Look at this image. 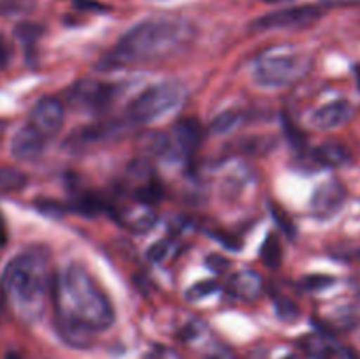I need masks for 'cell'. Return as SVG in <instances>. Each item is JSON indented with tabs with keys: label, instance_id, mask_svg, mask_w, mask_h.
<instances>
[{
	"label": "cell",
	"instance_id": "6da1fadb",
	"mask_svg": "<svg viewBox=\"0 0 360 359\" xmlns=\"http://www.w3.org/2000/svg\"><path fill=\"white\" fill-rule=\"evenodd\" d=\"M56 310V329L63 341L84 348L94 344L97 331L115 322V308L81 264H69L51 285Z\"/></svg>",
	"mask_w": 360,
	"mask_h": 359
},
{
	"label": "cell",
	"instance_id": "7a4b0ae2",
	"mask_svg": "<svg viewBox=\"0 0 360 359\" xmlns=\"http://www.w3.org/2000/svg\"><path fill=\"white\" fill-rule=\"evenodd\" d=\"M195 28L179 18H150L130 28L115 48L108 53L102 65L115 67L144 65L167 60L188 48Z\"/></svg>",
	"mask_w": 360,
	"mask_h": 359
},
{
	"label": "cell",
	"instance_id": "3957f363",
	"mask_svg": "<svg viewBox=\"0 0 360 359\" xmlns=\"http://www.w3.org/2000/svg\"><path fill=\"white\" fill-rule=\"evenodd\" d=\"M4 296L14 312L28 322L42 317L49 291L48 259L41 250H28L9 260L2 273Z\"/></svg>",
	"mask_w": 360,
	"mask_h": 359
},
{
	"label": "cell",
	"instance_id": "277c9868",
	"mask_svg": "<svg viewBox=\"0 0 360 359\" xmlns=\"http://www.w3.org/2000/svg\"><path fill=\"white\" fill-rule=\"evenodd\" d=\"M311 65L306 53H267L255 62L252 77L262 88H285L308 76Z\"/></svg>",
	"mask_w": 360,
	"mask_h": 359
},
{
	"label": "cell",
	"instance_id": "5b68a950",
	"mask_svg": "<svg viewBox=\"0 0 360 359\" xmlns=\"http://www.w3.org/2000/svg\"><path fill=\"white\" fill-rule=\"evenodd\" d=\"M186 99L185 84L164 81L144 90L129 106V120L134 123H150L174 111Z\"/></svg>",
	"mask_w": 360,
	"mask_h": 359
},
{
	"label": "cell",
	"instance_id": "8992f818",
	"mask_svg": "<svg viewBox=\"0 0 360 359\" xmlns=\"http://www.w3.org/2000/svg\"><path fill=\"white\" fill-rule=\"evenodd\" d=\"M322 18V9L316 6H295L287 9L274 11L257 18L252 23V30L269 32V30H292V28H306Z\"/></svg>",
	"mask_w": 360,
	"mask_h": 359
},
{
	"label": "cell",
	"instance_id": "52a82bcc",
	"mask_svg": "<svg viewBox=\"0 0 360 359\" xmlns=\"http://www.w3.org/2000/svg\"><path fill=\"white\" fill-rule=\"evenodd\" d=\"M65 108L56 97H42L34 106L30 115V125H34L46 139L56 136L63 125Z\"/></svg>",
	"mask_w": 360,
	"mask_h": 359
},
{
	"label": "cell",
	"instance_id": "ba28073f",
	"mask_svg": "<svg viewBox=\"0 0 360 359\" xmlns=\"http://www.w3.org/2000/svg\"><path fill=\"white\" fill-rule=\"evenodd\" d=\"M347 203V189L338 180H329L315 190L311 197V213L319 220L333 218Z\"/></svg>",
	"mask_w": 360,
	"mask_h": 359
},
{
	"label": "cell",
	"instance_id": "9c48e42d",
	"mask_svg": "<svg viewBox=\"0 0 360 359\" xmlns=\"http://www.w3.org/2000/svg\"><path fill=\"white\" fill-rule=\"evenodd\" d=\"M46 137L34 125H25L14 134L11 143V153L20 162H34L42 155L46 148Z\"/></svg>",
	"mask_w": 360,
	"mask_h": 359
},
{
	"label": "cell",
	"instance_id": "30bf717a",
	"mask_svg": "<svg viewBox=\"0 0 360 359\" xmlns=\"http://www.w3.org/2000/svg\"><path fill=\"white\" fill-rule=\"evenodd\" d=\"M115 97V87L97 81H81L74 87L72 101L91 111H102Z\"/></svg>",
	"mask_w": 360,
	"mask_h": 359
},
{
	"label": "cell",
	"instance_id": "8fae6325",
	"mask_svg": "<svg viewBox=\"0 0 360 359\" xmlns=\"http://www.w3.org/2000/svg\"><path fill=\"white\" fill-rule=\"evenodd\" d=\"M355 108L352 102L348 101H334L329 104L322 106V108L316 109L311 116H309V122L313 127L320 130H333L338 127H343L354 118Z\"/></svg>",
	"mask_w": 360,
	"mask_h": 359
},
{
	"label": "cell",
	"instance_id": "7c38bea8",
	"mask_svg": "<svg viewBox=\"0 0 360 359\" xmlns=\"http://www.w3.org/2000/svg\"><path fill=\"white\" fill-rule=\"evenodd\" d=\"M232 294L239 299H245V301H253V299L259 298L262 294L264 289V280L257 271L245 270L241 273L234 275V278L229 284Z\"/></svg>",
	"mask_w": 360,
	"mask_h": 359
},
{
	"label": "cell",
	"instance_id": "4fadbf2b",
	"mask_svg": "<svg viewBox=\"0 0 360 359\" xmlns=\"http://www.w3.org/2000/svg\"><path fill=\"white\" fill-rule=\"evenodd\" d=\"M116 129H118V123H109V125L98 123V125L84 127V129L76 130V132L67 139V144H70L72 148H83L88 146V144L102 143V141L115 136Z\"/></svg>",
	"mask_w": 360,
	"mask_h": 359
},
{
	"label": "cell",
	"instance_id": "5bb4252c",
	"mask_svg": "<svg viewBox=\"0 0 360 359\" xmlns=\"http://www.w3.org/2000/svg\"><path fill=\"white\" fill-rule=\"evenodd\" d=\"M174 137L183 153H193L200 146V143H202V129H200V123L193 118L181 120L176 125Z\"/></svg>",
	"mask_w": 360,
	"mask_h": 359
},
{
	"label": "cell",
	"instance_id": "9a60e30c",
	"mask_svg": "<svg viewBox=\"0 0 360 359\" xmlns=\"http://www.w3.org/2000/svg\"><path fill=\"white\" fill-rule=\"evenodd\" d=\"M315 160L327 168H341L352 160V151L341 143H326L315 148Z\"/></svg>",
	"mask_w": 360,
	"mask_h": 359
},
{
	"label": "cell",
	"instance_id": "2e32d148",
	"mask_svg": "<svg viewBox=\"0 0 360 359\" xmlns=\"http://www.w3.org/2000/svg\"><path fill=\"white\" fill-rule=\"evenodd\" d=\"M260 257H262L266 266H269L271 270H276V267L281 266V259H283V253H281V243L274 232H271V234L266 238V241L262 243Z\"/></svg>",
	"mask_w": 360,
	"mask_h": 359
},
{
	"label": "cell",
	"instance_id": "e0dca14e",
	"mask_svg": "<svg viewBox=\"0 0 360 359\" xmlns=\"http://www.w3.org/2000/svg\"><path fill=\"white\" fill-rule=\"evenodd\" d=\"M243 122V115L239 111H224L217 116V118L211 122V132L217 134V136H224V134L232 132L234 129H238Z\"/></svg>",
	"mask_w": 360,
	"mask_h": 359
},
{
	"label": "cell",
	"instance_id": "ac0fdd59",
	"mask_svg": "<svg viewBox=\"0 0 360 359\" xmlns=\"http://www.w3.org/2000/svg\"><path fill=\"white\" fill-rule=\"evenodd\" d=\"M27 185V176L14 168H0V194L16 192Z\"/></svg>",
	"mask_w": 360,
	"mask_h": 359
},
{
	"label": "cell",
	"instance_id": "d6986e66",
	"mask_svg": "<svg viewBox=\"0 0 360 359\" xmlns=\"http://www.w3.org/2000/svg\"><path fill=\"white\" fill-rule=\"evenodd\" d=\"M274 139L273 137L267 136H253V137H246L239 143V150L243 153H252V155H264L269 153L271 150L274 148Z\"/></svg>",
	"mask_w": 360,
	"mask_h": 359
},
{
	"label": "cell",
	"instance_id": "ffe728a7",
	"mask_svg": "<svg viewBox=\"0 0 360 359\" xmlns=\"http://www.w3.org/2000/svg\"><path fill=\"white\" fill-rule=\"evenodd\" d=\"M217 289H218V284L214 280L197 282L195 285H192V287L186 291V298H188L190 301H199V299H204L206 296L213 294Z\"/></svg>",
	"mask_w": 360,
	"mask_h": 359
},
{
	"label": "cell",
	"instance_id": "44dd1931",
	"mask_svg": "<svg viewBox=\"0 0 360 359\" xmlns=\"http://www.w3.org/2000/svg\"><path fill=\"white\" fill-rule=\"evenodd\" d=\"M143 144L146 146V150L150 151V153L158 155L165 150V146L169 144V139H167V136L162 132H150L144 136Z\"/></svg>",
	"mask_w": 360,
	"mask_h": 359
},
{
	"label": "cell",
	"instance_id": "7402d4cb",
	"mask_svg": "<svg viewBox=\"0 0 360 359\" xmlns=\"http://www.w3.org/2000/svg\"><path fill=\"white\" fill-rule=\"evenodd\" d=\"M306 351L309 352V354L313 355V358L316 359H329V347L326 345V341L320 340L319 336H309L306 338V344H304Z\"/></svg>",
	"mask_w": 360,
	"mask_h": 359
},
{
	"label": "cell",
	"instance_id": "603a6c76",
	"mask_svg": "<svg viewBox=\"0 0 360 359\" xmlns=\"http://www.w3.org/2000/svg\"><path fill=\"white\" fill-rule=\"evenodd\" d=\"M276 310H278V315H280V319L283 320H295L299 317V306L295 305L294 301H288V299H280V301L276 303Z\"/></svg>",
	"mask_w": 360,
	"mask_h": 359
},
{
	"label": "cell",
	"instance_id": "cb8c5ba5",
	"mask_svg": "<svg viewBox=\"0 0 360 359\" xmlns=\"http://www.w3.org/2000/svg\"><path fill=\"white\" fill-rule=\"evenodd\" d=\"M35 206H37L39 211H42L44 215H49V217H60L65 211V206H62L58 201L53 199H37L35 201Z\"/></svg>",
	"mask_w": 360,
	"mask_h": 359
},
{
	"label": "cell",
	"instance_id": "d4e9b609",
	"mask_svg": "<svg viewBox=\"0 0 360 359\" xmlns=\"http://www.w3.org/2000/svg\"><path fill=\"white\" fill-rule=\"evenodd\" d=\"M334 284L333 277H327V275H313V277L304 278V287L308 291H322V289L330 287Z\"/></svg>",
	"mask_w": 360,
	"mask_h": 359
},
{
	"label": "cell",
	"instance_id": "484cf974",
	"mask_svg": "<svg viewBox=\"0 0 360 359\" xmlns=\"http://www.w3.org/2000/svg\"><path fill=\"white\" fill-rule=\"evenodd\" d=\"M144 359H183V358L174 351V348L164 347V345H157V347H153L150 352H148Z\"/></svg>",
	"mask_w": 360,
	"mask_h": 359
},
{
	"label": "cell",
	"instance_id": "4316f807",
	"mask_svg": "<svg viewBox=\"0 0 360 359\" xmlns=\"http://www.w3.org/2000/svg\"><path fill=\"white\" fill-rule=\"evenodd\" d=\"M39 34H41V28L32 23H21L16 28V37L21 39L23 42H32Z\"/></svg>",
	"mask_w": 360,
	"mask_h": 359
},
{
	"label": "cell",
	"instance_id": "83f0119b",
	"mask_svg": "<svg viewBox=\"0 0 360 359\" xmlns=\"http://www.w3.org/2000/svg\"><path fill=\"white\" fill-rule=\"evenodd\" d=\"M167 252H169V243L158 241L155 243L153 246H150V250H148V257H150L153 263H162V260L167 257Z\"/></svg>",
	"mask_w": 360,
	"mask_h": 359
},
{
	"label": "cell",
	"instance_id": "f1b7e54d",
	"mask_svg": "<svg viewBox=\"0 0 360 359\" xmlns=\"http://www.w3.org/2000/svg\"><path fill=\"white\" fill-rule=\"evenodd\" d=\"M206 263L207 266H210L213 271H217V273H224V271L229 267V260L220 256H210Z\"/></svg>",
	"mask_w": 360,
	"mask_h": 359
},
{
	"label": "cell",
	"instance_id": "f546056e",
	"mask_svg": "<svg viewBox=\"0 0 360 359\" xmlns=\"http://www.w3.org/2000/svg\"><path fill=\"white\" fill-rule=\"evenodd\" d=\"M206 359H236L227 347H214L207 352Z\"/></svg>",
	"mask_w": 360,
	"mask_h": 359
},
{
	"label": "cell",
	"instance_id": "4dcf8cb0",
	"mask_svg": "<svg viewBox=\"0 0 360 359\" xmlns=\"http://www.w3.org/2000/svg\"><path fill=\"white\" fill-rule=\"evenodd\" d=\"M274 217H276L278 220H281V227H283V231L287 232V234H288V238H294V234H295V229H294V225H292V224H288V218H285L283 211H281V210H278V208H274Z\"/></svg>",
	"mask_w": 360,
	"mask_h": 359
},
{
	"label": "cell",
	"instance_id": "1f68e13d",
	"mask_svg": "<svg viewBox=\"0 0 360 359\" xmlns=\"http://www.w3.org/2000/svg\"><path fill=\"white\" fill-rule=\"evenodd\" d=\"M7 62H9V46L0 35V67H6Z\"/></svg>",
	"mask_w": 360,
	"mask_h": 359
},
{
	"label": "cell",
	"instance_id": "d6a6232c",
	"mask_svg": "<svg viewBox=\"0 0 360 359\" xmlns=\"http://www.w3.org/2000/svg\"><path fill=\"white\" fill-rule=\"evenodd\" d=\"M322 6H329V7H341V6H355V4H360V0H320Z\"/></svg>",
	"mask_w": 360,
	"mask_h": 359
},
{
	"label": "cell",
	"instance_id": "836d02e7",
	"mask_svg": "<svg viewBox=\"0 0 360 359\" xmlns=\"http://www.w3.org/2000/svg\"><path fill=\"white\" fill-rule=\"evenodd\" d=\"M7 245V225H6V218L4 215L0 213V250Z\"/></svg>",
	"mask_w": 360,
	"mask_h": 359
},
{
	"label": "cell",
	"instance_id": "e575fe53",
	"mask_svg": "<svg viewBox=\"0 0 360 359\" xmlns=\"http://www.w3.org/2000/svg\"><path fill=\"white\" fill-rule=\"evenodd\" d=\"M354 73H355V77H357V84L360 88V63H357V65L354 67Z\"/></svg>",
	"mask_w": 360,
	"mask_h": 359
},
{
	"label": "cell",
	"instance_id": "d590c367",
	"mask_svg": "<svg viewBox=\"0 0 360 359\" xmlns=\"http://www.w3.org/2000/svg\"><path fill=\"white\" fill-rule=\"evenodd\" d=\"M6 359H21V358H20V355L16 354V352H7Z\"/></svg>",
	"mask_w": 360,
	"mask_h": 359
},
{
	"label": "cell",
	"instance_id": "8d00e7d4",
	"mask_svg": "<svg viewBox=\"0 0 360 359\" xmlns=\"http://www.w3.org/2000/svg\"><path fill=\"white\" fill-rule=\"evenodd\" d=\"M264 2H267V4H278V2H283V0H264Z\"/></svg>",
	"mask_w": 360,
	"mask_h": 359
},
{
	"label": "cell",
	"instance_id": "74e56055",
	"mask_svg": "<svg viewBox=\"0 0 360 359\" xmlns=\"http://www.w3.org/2000/svg\"><path fill=\"white\" fill-rule=\"evenodd\" d=\"M285 359H302V358H299V355H288V358H285Z\"/></svg>",
	"mask_w": 360,
	"mask_h": 359
},
{
	"label": "cell",
	"instance_id": "f35d334b",
	"mask_svg": "<svg viewBox=\"0 0 360 359\" xmlns=\"http://www.w3.org/2000/svg\"><path fill=\"white\" fill-rule=\"evenodd\" d=\"M0 308H2V296H0Z\"/></svg>",
	"mask_w": 360,
	"mask_h": 359
}]
</instances>
